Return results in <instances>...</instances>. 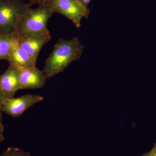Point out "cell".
Returning <instances> with one entry per match:
<instances>
[{"mask_svg":"<svg viewBox=\"0 0 156 156\" xmlns=\"http://www.w3.org/2000/svg\"><path fill=\"white\" fill-rule=\"evenodd\" d=\"M6 98L2 92L0 91V112H2V107L3 106L4 101Z\"/></svg>","mask_w":156,"mask_h":156,"instance_id":"14","label":"cell"},{"mask_svg":"<svg viewBox=\"0 0 156 156\" xmlns=\"http://www.w3.org/2000/svg\"><path fill=\"white\" fill-rule=\"evenodd\" d=\"M39 95L26 94L17 98H7L4 101L2 111L14 118H18L36 104L44 100Z\"/></svg>","mask_w":156,"mask_h":156,"instance_id":"5","label":"cell"},{"mask_svg":"<svg viewBox=\"0 0 156 156\" xmlns=\"http://www.w3.org/2000/svg\"><path fill=\"white\" fill-rule=\"evenodd\" d=\"M32 6L24 0H0V33L14 34L20 17Z\"/></svg>","mask_w":156,"mask_h":156,"instance_id":"3","label":"cell"},{"mask_svg":"<svg viewBox=\"0 0 156 156\" xmlns=\"http://www.w3.org/2000/svg\"><path fill=\"white\" fill-rule=\"evenodd\" d=\"M53 14L63 15L75 24L76 27H80L83 18L88 19L90 9L78 0H48Z\"/></svg>","mask_w":156,"mask_h":156,"instance_id":"4","label":"cell"},{"mask_svg":"<svg viewBox=\"0 0 156 156\" xmlns=\"http://www.w3.org/2000/svg\"><path fill=\"white\" fill-rule=\"evenodd\" d=\"M4 126L2 122V112H0V143L5 140V138L4 135Z\"/></svg>","mask_w":156,"mask_h":156,"instance_id":"12","label":"cell"},{"mask_svg":"<svg viewBox=\"0 0 156 156\" xmlns=\"http://www.w3.org/2000/svg\"><path fill=\"white\" fill-rule=\"evenodd\" d=\"M152 149L154 150V151H156V143Z\"/></svg>","mask_w":156,"mask_h":156,"instance_id":"17","label":"cell"},{"mask_svg":"<svg viewBox=\"0 0 156 156\" xmlns=\"http://www.w3.org/2000/svg\"><path fill=\"white\" fill-rule=\"evenodd\" d=\"M51 38L50 34L27 35L18 37L17 43L21 49L37 61L42 48Z\"/></svg>","mask_w":156,"mask_h":156,"instance_id":"6","label":"cell"},{"mask_svg":"<svg viewBox=\"0 0 156 156\" xmlns=\"http://www.w3.org/2000/svg\"><path fill=\"white\" fill-rule=\"evenodd\" d=\"M29 2L32 5H40L46 2L48 0H28Z\"/></svg>","mask_w":156,"mask_h":156,"instance_id":"13","label":"cell"},{"mask_svg":"<svg viewBox=\"0 0 156 156\" xmlns=\"http://www.w3.org/2000/svg\"><path fill=\"white\" fill-rule=\"evenodd\" d=\"M20 90L18 70L9 66L0 75V91L6 99L13 98L16 92Z\"/></svg>","mask_w":156,"mask_h":156,"instance_id":"8","label":"cell"},{"mask_svg":"<svg viewBox=\"0 0 156 156\" xmlns=\"http://www.w3.org/2000/svg\"><path fill=\"white\" fill-rule=\"evenodd\" d=\"M8 61L10 66L19 70L35 67L37 61L19 47L17 41L11 49Z\"/></svg>","mask_w":156,"mask_h":156,"instance_id":"9","label":"cell"},{"mask_svg":"<svg viewBox=\"0 0 156 156\" xmlns=\"http://www.w3.org/2000/svg\"><path fill=\"white\" fill-rule=\"evenodd\" d=\"M53 14L48 1L36 9L31 8L20 17L14 35L18 37L50 34L48 23Z\"/></svg>","mask_w":156,"mask_h":156,"instance_id":"2","label":"cell"},{"mask_svg":"<svg viewBox=\"0 0 156 156\" xmlns=\"http://www.w3.org/2000/svg\"><path fill=\"white\" fill-rule=\"evenodd\" d=\"M20 90L40 89L44 87L46 78L43 71L34 67L18 70Z\"/></svg>","mask_w":156,"mask_h":156,"instance_id":"7","label":"cell"},{"mask_svg":"<svg viewBox=\"0 0 156 156\" xmlns=\"http://www.w3.org/2000/svg\"><path fill=\"white\" fill-rule=\"evenodd\" d=\"M84 48L76 37L67 41L59 39L45 61L43 71L46 80L62 72L71 63L79 60Z\"/></svg>","mask_w":156,"mask_h":156,"instance_id":"1","label":"cell"},{"mask_svg":"<svg viewBox=\"0 0 156 156\" xmlns=\"http://www.w3.org/2000/svg\"><path fill=\"white\" fill-rule=\"evenodd\" d=\"M78 1H80L81 3H82L86 7H88V5H89L91 0H78Z\"/></svg>","mask_w":156,"mask_h":156,"instance_id":"16","label":"cell"},{"mask_svg":"<svg viewBox=\"0 0 156 156\" xmlns=\"http://www.w3.org/2000/svg\"><path fill=\"white\" fill-rule=\"evenodd\" d=\"M0 156H30L28 152L16 147H9L3 152Z\"/></svg>","mask_w":156,"mask_h":156,"instance_id":"11","label":"cell"},{"mask_svg":"<svg viewBox=\"0 0 156 156\" xmlns=\"http://www.w3.org/2000/svg\"><path fill=\"white\" fill-rule=\"evenodd\" d=\"M142 156H156V151L154 150L151 149L150 151L144 154Z\"/></svg>","mask_w":156,"mask_h":156,"instance_id":"15","label":"cell"},{"mask_svg":"<svg viewBox=\"0 0 156 156\" xmlns=\"http://www.w3.org/2000/svg\"><path fill=\"white\" fill-rule=\"evenodd\" d=\"M17 40L15 35L0 33V60H9L11 49Z\"/></svg>","mask_w":156,"mask_h":156,"instance_id":"10","label":"cell"}]
</instances>
